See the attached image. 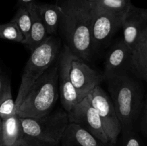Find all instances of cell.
Here are the masks:
<instances>
[{"mask_svg": "<svg viewBox=\"0 0 147 146\" xmlns=\"http://www.w3.org/2000/svg\"><path fill=\"white\" fill-rule=\"evenodd\" d=\"M59 29L69 50L88 62L95 51L92 42V7L86 0H63Z\"/></svg>", "mask_w": 147, "mask_h": 146, "instance_id": "6da1fadb", "label": "cell"}, {"mask_svg": "<svg viewBox=\"0 0 147 146\" xmlns=\"http://www.w3.org/2000/svg\"><path fill=\"white\" fill-rule=\"evenodd\" d=\"M105 80L121 132L132 130L143 107V92L140 84L128 72L111 76Z\"/></svg>", "mask_w": 147, "mask_h": 146, "instance_id": "7a4b0ae2", "label": "cell"}, {"mask_svg": "<svg viewBox=\"0 0 147 146\" xmlns=\"http://www.w3.org/2000/svg\"><path fill=\"white\" fill-rule=\"evenodd\" d=\"M59 94L58 62L53 64L37 79L17 108L20 117H40L52 111Z\"/></svg>", "mask_w": 147, "mask_h": 146, "instance_id": "3957f363", "label": "cell"}, {"mask_svg": "<svg viewBox=\"0 0 147 146\" xmlns=\"http://www.w3.org/2000/svg\"><path fill=\"white\" fill-rule=\"evenodd\" d=\"M60 39L51 35L32 52L22 72L21 83L15 100L16 111L30 87L55 61L60 53Z\"/></svg>", "mask_w": 147, "mask_h": 146, "instance_id": "277c9868", "label": "cell"}, {"mask_svg": "<svg viewBox=\"0 0 147 146\" xmlns=\"http://www.w3.org/2000/svg\"><path fill=\"white\" fill-rule=\"evenodd\" d=\"M23 134L45 142L60 144L69 124L68 115L63 109L40 117H20Z\"/></svg>", "mask_w": 147, "mask_h": 146, "instance_id": "5b68a950", "label": "cell"}, {"mask_svg": "<svg viewBox=\"0 0 147 146\" xmlns=\"http://www.w3.org/2000/svg\"><path fill=\"white\" fill-rule=\"evenodd\" d=\"M86 97L100 116L109 140V146H116L121 126L111 98L100 85L95 87Z\"/></svg>", "mask_w": 147, "mask_h": 146, "instance_id": "8992f818", "label": "cell"}, {"mask_svg": "<svg viewBox=\"0 0 147 146\" xmlns=\"http://www.w3.org/2000/svg\"><path fill=\"white\" fill-rule=\"evenodd\" d=\"M91 4L92 42L94 50L101 47L111 40L124 18L108 10L98 8Z\"/></svg>", "mask_w": 147, "mask_h": 146, "instance_id": "52a82bcc", "label": "cell"}, {"mask_svg": "<svg viewBox=\"0 0 147 146\" xmlns=\"http://www.w3.org/2000/svg\"><path fill=\"white\" fill-rule=\"evenodd\" d=\"M68 115L69 123L78 125L102 143L109 146V140L103 129L98 113L90 104L88 99L85 97L71 109Z\"/></svg>", "mask_w": 147, "mask_h": 146, "instance_id": "ba28073f", "label": "cell"}, {"mask_svg": "<svg viewBox=\"0 0 147 146\" xmlns=\"http://www.w3.org/2000/svg\"><path fill=\"white\" fill-rule=\"evenodd\" d=\"M70 77L79 96L83 100L103 80V74L93 70L80 57L73 54L70 68Z\"/></svg>", "mask_w": 147, "mask_h": 146, "instance_id": "9c48e42d", "label": "cell"}, {"mask_svg": "<svg viewBox=\"0 0 147 146\" xmlns=\"http://www.w3.org/2000/svg\"><path fill=\"white\" fill-rule=\"evenodd\" d=\"M73 54L67 46L64 45L59 54L58 86L59 94L63 109L67 113L80 102L79 96L70 77V68Z\"/></svg>", "mask_w": 147, "mask_h": 146, "instance_id": "30bf717a", "label": "cell"}, {"mask_svg": "<svg viewBox=\"0 0 147 146\" xmlns=\"http://www.w3.org/2000/svg\"><path fill=\"white\" fill-rule=\"evenodd\" d=\"M131 54L132 51L123 40L117 42L106 54L104 71L102 74L103 80L131 70Z\"/></svg>", "mask_w": 147, "mask_h": 146, "instance_id": "8fae6325", "label": "cell"}, {"mask_svg": "<svg viewBox=\"0 0 147 146\" xmlns=\"http://www.w3.org/2000/svg\"><path fill=\"white\" fill-rule=\"evenodd\" d=\"M144 24L145 21L141 14L140 8L131 5L121 24V28L123 29V40L131 51L140 42Z\"/></svg>", "mask_w": 147, "mask_h": 146, "instance_id": "7c38bea8", "label": "cell"}, {"mask_svg": "<svg viewBox=\"0 0 147 146\" xmlns=\"http://www.w3.org/2000/svg\"><path fill=\"white\" fill-rule=\"evenodd\" d=\"M62 146H107L78 125L69 123L60 140Z\"/></svg>", "mask_w": 147, "mask_h": 146, "instance_id": "4fadbf2b", "label": "cell"}, {"mask_svg": "<svg viewBox=\"0 0 147 146\" xmlns=\"http://www.w3.org/2000/svg\"><path fill=\"white\" fill-rule=\"evenodd\" d=\"M27 7L31 16L32 26L30 37L24 45L32 52L41 45L50 35L47 33L45 25L42 19L37 3L33 1Z\"/></svg>", "mask_w": 147, "mask_h": 146, "instance_id": "5bb4252c", "label": "cell"}, {"mask_svg": "<svg viewBox=\"0 0 147 146\" xmlns=\"http://www.w3.org/2000/svg\"><path fill=\"white\" fill-rule=\"evenodd\" d=\"M39 11L46 29L50 36L54 35L59 29L63 16V9L59 4H37Z\"/></svg>", "mask_w": 147, "mask_h": 146, "instance_id": "9a60e30c", "label": "cell"}, {"mask_svg": "<svg viewBox=\"0 0 147 146\" xmlns=\"http://www.w3.org/2000/svg\"><path fill=\"white\" fill-rule=\"evenodd\" d=\"M23 135L20 117L14 115L2 120V144L1 146H16Z\"/></svg>", "mask_w": 147, "mask_h": 146, "instance_id": "2e32d148", "label": "cell"}, {"mask_svg": "<svg viewBox=\"0 0 147 146\" xmlns=\"http://www.w3.org/2000/svg\"><path fill=\"white\" fill-rule=\"evenodd\" d=\"M131 70L147 82V45L144 42H139L132 50Z\"/></svg>", "mask_w": 147, "mask_h": 146, "instance_id": "e0dca14e", "label": "cell"}, {"mask_svg": "<svg viewBox=\"0 0 147 146\" xmlns=\"http://www.w3.org/2000/svg\"><path fill=\"white\" fill-rule=\"evenodd\" d=\"M91 3L95 7L110 11L123 18L132 5L131 0H98Z\"/></svg>", "mask_w": 147, "mask_h": 146, "instance_id": "ac0fdd59", "label": "cell"}, {"mask_svg": "<svg viewBox=\"0 0 147 146\" xmlns=\"http://www.w3.org/2000/svg\"><path fill=\"white\" fill-rule=\"evenodd\" d=\"M11 21L15 23L20 29V31L23 34L24 38V44L28 40L30 34L32 26L31 16L28 11L27 7H18L15 15L14 16Z\"/></svg>", "mask_w": 147, "mask_h": 146, "instance_id": "d6986e66", "label": "cell"}, {"mask_svg": "<svg viewBox=\"0 0 147 146\" xmlns=\"http://www.w3.org/2000/svg\"><path fill=\"white\" fill-rule=\"evenodd\" d=\"M16 113L15 101L13 100L11 86H9L0 97V118L4 120Z\"/></svg>", "mask_w": 147, "mask_h": 146, "instance_id": "ffe728a7", "label": "cell"}, {"mask_svg": "<svg viewBox=\"0 0 147 146\" xmlns=\"http://www.w3.org/2000/svg\"><path fill=\"white\" fill-rule=\"evenodd\" d=\"M0 39L24 44V38L17 24L13 21L0 24Z\"/></svg>", "mask_w": 147, "mask_h": 146, "instance_id": "44dd1931", "label": "cell"}, {"mask_svg": "<svg viewBox=\"0 0 147 146\" xmlns=\"http://www.w3.org/2000/svg\"><path fill=\"white\" fill-rule=\"evenodd\" d=\"M122 146H142L140 140L134 132V130L123 131Z\"/></svg>", "mask_w": 147, "mask_h": 146, "instance_id": "7402d4cb", "label": "cell"}, {"mask_svg": "<svg viewBox=\"0 0 147 146\" xmlns=\"http://www.w3.org/2000/svg\"><path fill=\"white\" fill-rule=\"evenodd\" d=\"M21 140L28 146H58L57 144L38 140V139L34 138L24 134H23Z\"/></svg>", "mask_w": 147, "mask_h": 146, "instance_id": "603a6c76", "label": "cell"}, {"mask_svg": "<svg viewBox=\"0 0 147 146\" xmlns=\"http://www.w3.org/2000/svg\"><path fill=\"white\" fill-rule=\"evenodd\" d=\"M142 121H141V130L143 134L147 137V94L146 100L143 104Z\"/></svg>", "mask_w": 147, "mask_h": 146, "instance_id": "cb8c5ba5", "label": "cell"}, {"mask_svg": "<svg viewBox=\"0 0 147 146\" xmlns=\"http://www.w3.org/2000/svg\"><path fill=\"white\" fill-rule=\"evenodd\" d=\"M9 86H10V84L6 81L3 74L0 72V97H1L3 93L5 92V90H7Z\"/></svg>", "mask_w": 147, "mask_h": 146, "instance_id": "d4e9b609", "label": "cell"}, {"mask_svg": "<svg viewBox=\"0 0 147 146\" xmlns=\"http://www.w3.org/2000/svg\"><path fill=\"white\" fill-rule=\"evenodd\" d=\"M140 42H144V44H146L147 45V22L146 21H145L144 27V29L143 31H142V35H141Z\"/></svg>", "mask_w": 147, "mask_h": 146, "instance_id": "484cf974", "label": "cell"}, {"mask_svg": "<svg viewBox=\"0 0 147 146\" xmlns=\"http://www.w3.org/2000/svg\"><path fill=\"white\" fill-rule=\"evenodd\" d=\"M34 0H17V7H27L30 3L33 2Z\"/></svg>", "mask_w": 147, "mask_h": 146, "instance_id": "4316f807", "label": "cell"}, {"mask_svg": "<svg viewBox=\"0 0 147 146\" xmlns=\"http://www.w3.org/2000/svg\"><path fill=\"white\" fill-rule=\"evenodd\" d=\"M141 14H142V17H143L144 19L147 22V9H142L140 8Z\"/></svg>", "mask_w": 147, "mask_h": 146, "instance_id": "83f0119b", "label": "cell"}, {"mask_svg": "<svg viewBox=\"0 0 147 146\" xmlns=\"http://www.w3.org/2000/svg\"><path fill=\"white\" fill-rule=\"evenodd\" d=\"M2 144V120L0 118V146Z\"/></svg>", "mask_w": 147, "mask_h": 146, "instance_id": "f1b7e54d", "label": "cell"}, {"mask_svg": "<svg viewBox=\"0 0 147 146\" xmlns=\"http://www.w3.org/2000/svg\"><path fill=\"white\" fill-rule=\"evenodd\" d=\"M16 146H28V145H27V144H25V143H24L22 140H20V141L19 142V143Z\"/></svg>", "mask_w": 147, "mask_h": 146, "instance_id": "f546056e", "label": "cell"}, {"mask_svg": "<svg viewBox=\"0 0 147 146\" xmlns=\"http://www.w3.org/2000/svg\"><path fill=\"white\" fill-rule=\"evenodd\" d=\"M86 1H90V2H94V1H98V0H86Z\"/></svg>", "mask_w": 147, "mask_h": 146, "instance_id": "4dcf8cb0", "label": "cell"}]
</instances>
